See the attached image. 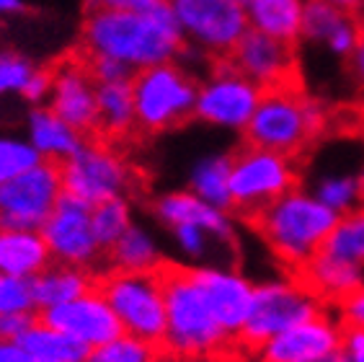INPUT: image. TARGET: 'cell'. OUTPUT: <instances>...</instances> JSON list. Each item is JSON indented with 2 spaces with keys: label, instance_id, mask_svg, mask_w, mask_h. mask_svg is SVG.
<instances>
[{
  "label": "cell",
  "instance_id": "cell-16",
  "mask_svg": "<svg viewBox=\"0 0 364 362\" xmlns=\"http://www.w3.org/2000/svg\"><path fill=\"white\" fill-rule=\"evenodd\" d=\"M230 65L245 76L261 90H272L279 86H289L297 70V52L294 44L279 42L274 36L248 29L245 36L230 52Z\"/></svg>",
  "mask_w": 364,
  "mask_h": 362
},
{
  "label": "cell",
  "instance_id": "cell-41",
  "mask_svg": "<svg viewBox=\"0 0 364 362\" xmlns=\"http://www.w3.org/2000/svg\"><path fill=\"white\" fill-rule=\"evenodd\" d=\"M338 355L343 357V362H364V329L343 326Z\"/></svg>",
  "mask_w": 364,
  "mask_h": 362
},
{
  "label": "cell",
  "instance_id": "cell-45",
  "mask_svg": "<svg viewBox=\"0 0 364 362\" xmlns=\"http://www.w3.org/2000/svg\"><path fill=\"white\" fill-rule=\"evenodd\" d=\"M0 362H55V360H36L26 355L18 344H0Z\"/></svg>",
  "mask_w": 364,
  "mask_h": 362
},
{
  "label": "cell",
  "instance_id": "cell-34",
  "mask_svg": "<svg viewBox=\"0 0 364 362\" xmlns=\"http://www.w3.org/2000/svg\"><path fill=\"white\" fill-rule=\"evenodd\" d=\"M36 70L39 65L28 55L14 47H0V101L11 96L21 98Z\"/></svg>",
  "mask_w": 364,
  "mask_h": 362
},
{
  "label": "cell",
  "instance_id": "cell-10",
  "mask_svg": "<svg viewBox=\"0 0 364 362\" xmlns=\"http://www.w3.org/2000/svg\"><path fill=\"white\" fill-rule=\"evenodd\" d=\"M63 192L85 205H101L127 197L132 189V168L106 140H85L83 148L60 166Z\"/></svg>",
  "mask_w": 364,
  "mask_h": 362
},
{
  "label": "cell",
  "instance_id": "cell-36",
  "mask_svg": "<svg viewBox=\"0 0 364 362\" xmlns=\"http://www.w3.org/2000/svg\"><path fill=\"white\" fill-rule=\"evenodd\" d=\"M36 163H42V158L23 135L0 133V187L34 168Z\"/></svg>",
  "mask_w": 364,
  "mask_h": 362
},
{
  "label": "cell",
  "instance_id": "cell-20",
  "mask_svg": "<svg viewBox=\"0 0 364 362\" xmlns=\"http://www.w3.org/2000/svg\"><path fill=\"white\" fill-rule=\"evenodd\" d=\"M153 215L168 230L176 225H199V228L210 230L215 238H220L225 246H230V249L235 246V220L230 212L202 202L189 189H176V192L161 195L153 202Z\"/></svg>",
  "mask_w": 364,
  "mask_h": 362
},
{
  "label": "cell",
  "instance_id": "cell-39",
  "mask_svg": "<svg viewBox=\"0 0 364 362\" xmlns=\"http://www.w3.org/2000/svg\"><path fill=\"white\" fill-rule=\"evenodd\" d=\"M39 314H6L0 316V344H18Z\"/></svg>",
  "mask_w": 364,
  "mask_h": 362
},
{
  "label": "cell",
  "instance_id": "cell-12",
  "mask_svg": "<svg viewBox=\"0 0 364 362\" xmlns=\"http://www.w3.org/2000/svg\"><path fill=\"white\" fill-rule=\"evenodd\" d=\"M63 176L57 163H36L0 187V228L42 230L63 197Z\"/></svg>",
  "mask_w": 364,
  "mask_h": 362
},
{
  "label": "cell",
  "instance_id": "cell-35",
  "mask_svg": "<svg viewBox=\"0 0 364 362\" xmlns=\"http://www.w3.org/2000/svg\"><path fill=\"white\" fill-rule=\"evenodd\" d=\"M173 244L189 264L186 267H207V259L215 254V249H230L225 246L220 238H215L210 230L199 228V225H176L171 228Z\"/></svg>",
  "mask_w": 364,
  "mask_h": 362
},
{
  "label": "cell",
  "instance_id": "cell-23",
  "mask_svg": "<svg viewBox=\"0 0 364 362\" xmlns=\"http://www.w3.org/2000/svg\"><path fill=\"white\" fill-rule=\"evenodd\" d=\"M34 300H36V314H44L49 308L65 306L73 300L83 298L85 293L96 290L98 274L91 269H80L70 264H52L44 272H39L34 279Z\"/></svg>",
  "mask_w": 364,
  "mask_h": 362
},
{
  "label": "cell",
  "instance_id": "cell-42",
  "mask_svg": "<svg viewBox=\"0 0 364 362\" xmlns=\"http://www.w3.org/2000/svg\"><path fill=\"white\" fill-rule=\"evenodd\" d=\"M336 316H338V321H341V326L364 329V285L338 308Z\"/></svg>",
  "mask_w": 364,
  "mask_h": 362
},
{
  "label": "cell",
  "instance_id": "cell-2",
  "mask_svg": "<svg viewBox=\"0 0 364 362\" xmlns=\"http://www.w3.org/2000/svg\"><path fill=\"white\" fill-rule=\"evenodd\" d=\"M166 290V336L163 355L176 360H207V357H240L235 344L218 321L212 319L186 264L166 262L161 269ZM245 360V357H243Z\"/></svg>",
  "mask_w": 364,
  "mask_h": 362
},
{
  "label": "cell",
  "instance_id": "cell-40",
  "mask_svg": "<svg viewBox=\"0 0 364 362\" xmlns=\"http://www.w3.org/2000/svg\"><path fill=\"white\" fill-rule=\"evenodd\" d=\"M49 93H52V70L39 68L34 73V78L28 81L21 98H23V104H28V109H31V106H47Z\"/></svg>",
  "mask_w": 364,
  "mask_h": 362
},
{
  "label": "cell",
  "instance_id": "cell-9",
  "mask_svg": "<svg viewBox=\"0 0 364 362\" xmlns=\"http://www.w3.org/2000/svg\"><path fill=\"white\" fill-rule=\"evenodd\" d=\"M186 47L204 57L228 60L248 31L245 8L235 0H166Z\"/></svg>",
  "mask_w": 364,
  "mask_h": 362
},
{
  "label": "cell",
  "instance_id": "cell-47",
  "mask_svg": "<svg viewBox=\"0 0 364 362\" xmlns=\"http://www.w3.org/2000/svg\"><path fill=\"white\" fill-rule=\"evenodd\" d=\"M328 6L338 8V11H346V14L362 16L364 14V0H323Z\"/></svg>",
  "mask_w": 364,
  "mask_h": 362
},
{
  "label": "cell",
  "instance_id": "cell-30",
  "mask_svg": "<svg viewBox=\"0 0 364 362\" xmlns=\"http://www.w3.org/2000/svg\"><path fill=\"white\" fill-rule=\"evenodd\" d=\"M310 195L338 217L354 215L364 205V192L359 187L357 174L351 171H331V174L318 176L316 184L310 187Z\"/></svg>",
  "mask_w": 364,
  "mask_h": 362
},
{
  "label": "cell",
  "instance_id": "cell-25",
  "mask_svg": "<svg viewBox=\"0 0 364 362\" xmlns=\"http://www.w3.org/2000/svg\"><path fill=\"white\" fill-rule=\"evenodd\" d=\"M308 0H245V19L253 31L297 44Z\"/></svg>",
  "mask_w": 364,
  "mask_h": 362
},
{
  "label": "cell",
  "instance_id": "cell-50",
  "mask_svg": "<svg viewBox=\"0 0 364 362\" xmlns=\"http://www.w3.org/2000/svg\"><path fill=\"white\" fill-rule=\"evenodd\" d=\"M323 362H343V357H341V355H338V352H336V355L326 357V360H323Z\"/></svg>",
  "mask_w": 364,
  "mask_h": 362
},
{
  "label": "cell",
  "instance_id": "cell-29",
  "mask_svg": "<svg viewBox=\"0 0 364 362\" xmlns=\"http://www.w3.org/2000/svg\"><path fill=\"white\" fill-rule=\"evenodd\" d=\"M18 347L26 355L36 357V360H55V362H85L88 349L83 344H77L75 339H70L68 334L52 329L49 324H44L42 319H36L31 324L26 334L21 336Z\"/></svg>",
  "mask_w": 364,
  "mask_h": 362
},
{
  "label": "cell",
  "instance_id": "cell-14",
  "mask_svg": "<svg viewBox=\"0 0 364 362\" xmlns=\"http://www.w3.org/2000/svg\"><path fill=\"white\" fill-rule=\"evenodd\" d=\"M189 272L210 308L212 319L218 321V326L230 336L238 349V336L251 316L256 285L238 269L223 264L189 267Z\"/></svg>",
  "mask_w": 364,
  "mask_h": 362
},
{
  "label": "cell",
  "instance_id": "cell-15",
  "mask_svg": "<svg viewBox=\"0 0 364 362\" xmlns=\"http://www.w3.org/2000/svg\"><path fill=\"white\" fill-rule=\"evenodd\" d=\"M343 326L336 311H323L316 319L287 329L253 352L256 362H323L341 347Z\"/></svg>",
  "mask_w": 364,
  "mask_h": 362
},
{
  "label": "cell",
  "instance_id": "cell-26",
  "mask_svg": "<svg viewBox=\"0 0 364 362\" xmlns=\"http://www.w3.org/2000/svg\"><path fill=\"white\" fill-rule=\"evenodd\" d=\"M137 130L132 81L96 83V133L104 140H122Z\"/></svg>",
  "mask_w": 364,
  "mask_h": 362
},
{
  "label": "cell",
  "instance_id": "cell-52",
  "mask_svg": "<svg viewBox=\"0 0 364 362\" xmlns=\"http://www.w3.org/2000/svg\"><path fill=\"white\" fill-rule=\"evenodd\" d=\"M362 212H364V205H362Z\"/></svg>",
  "mask_w": 364,
  "mask_h": 362
},
{
  "label": "cell",
  "instance_id": "cell-21",
  "mask_svg": "<svg viewBox=\"0 0 364 362\" xmlns=\"http://www.w3.org/2000/svg\"><path fill=\"white\" fill-rule=\"evenodd\" d=\"M294 277L300 279L302 285L316 295L318 303L328 311H338L364 285L362 267L346 264L341 259L328 257L326 251L310 259L300 272H294Z\"/></svg>",
  "mask_w": 364,
  "mask_h": 362
},
{
  "label": "cell",
  "instance_id": "cell-37",
  "mask_svg": "<svg viewBox=\"0 0 364 362\" xmlns=\"http://www.w3.org/2000/svg\"><path fill=\"white\" fill-rule=\"evenodd\" d=\"M6 314H36L31 279L0 274V316Z\"/></svg>",
  "mask_w": 364,
  "mask_h": 362
},
{
  "label": "cell",
  "instance_id": "cell-38",
  "mask_svg": "<svg viewBox=\"0 0 364 362\" xmlns=\"http://www.w3.org/2000/svg\"><path fill=\"white\" fill-rule=\"evenodd\" d=\"M88 68H91V76L96 83H124V81H132L134 73L127 65H122L119 60H112V57H93V60H85Z\"/></svg>",
  "mask_w": 364,
  "mask_h": 362
},
{
  "label": "cell",
  "instance_id": "cell-48",
  "mask_svg": "<svg viewBox=\"0 0 364 362\" xmlns=\"http://www.w3.org/2000/svg\"><path fill=\"white\" fill-rule=\"evenodd\" d=\"M243 357H207V360H176V357H166L163 355V362H240Z\"/></svg>",
  "mask_w": 364,
  "mask_h": 362
},
{
  "label": "cell",
  "instance_id": "cell-17",
  "mask_svg": "<svg viewBox=\"0 0 364 362\" xmlns=\"http://www.w3.org/2000/svg\"><path fill=\"white\" fill-rule=\"evenodd\" d=\"M39 319L57 331L68 334L70 339H75L77 344H83L88 352L104 347L112 339L124 334L119 319L114 316L112 306L106 303V298L98 290H91L83 298L65 303V306L49 308L44 314H39Z\"/></svg>",
  "mask_w": 364,
  "mask_h": 362
},
{
  "label": "cell",
  "instance_id": "cell-46",
  "mask_svg": "<svg viewBox=\"0 0 364 362\" xmlns=\"http://www.w3.org/2000/svg\"><path fill=\"white\" fill-rule=\"evenodd\" d=\"M26 0H0V19H11V16L26 14Z\"/></svg>",
  "mask_w": 364,
  "mask_h": 362
},
{
  "label": "cell",
  "instance_id": "cell-49",
  "mask_svg": "<svg viewBox=\"0 0 364 362\" xmlns=\"http://www.w3.org/2000/svg\"><path fill=\"white\" fill-rule=\"evenodd\" d=\"M357 179H359V187H362V192H364V166L357 171Z\"/></svg>",
  "mask_w": 364,
  "mask_h": 362
},
{
  "label": "cell",
  "instance_id": "cell-18",
  "mask_svg": "<svg viewBox=\"0 0 364 362\" xmlns=\"http://www.w3.org/2000/svg\"><path fill=\"white\" fill-rule=\"evenodd\" d=\"M47 106L83 138L96 133V81L88 63L65 60L52 70V93Z\"/></svg>",
  "mask_w": 364,
  "mask_h": 362
},
{
  "label": "cell",
  "instance_id": "cell-22",
  "mask_svg": "<svg viewBox=\"0 0 364 362\" xmlns=\"http://www.w3.org/2000/svg\"><path fill=\"white\" fill-rule=\"evenodd\" d=\"M23 138L39 153V158L47 163H57V166H63L70 155H75L88 140L80 133H75L68 122H63L49 106H31L28 109L26 122H23Z\"/></svg>",
  "mask_w": 364,
  "mask_h": 362
},
{
  "label": "cell",
  "instance_id": "cell-5",
  "mask_svg": "<svg viewBox=\"0 0 364 362\" xmlns=\"http://www.w3.org/2000/svg\"><path fill=\"white\" fill-rule=\"evenodd\" d=\"M196 90L199 81L178 60L134 73L132 96L137 130L161 135L189 122L194 117Z\"/></svg>",
  "mask_w": 364,
  "mask_h": 362
},
{
  "label": "cell",
  "instance_id": "cell-32",
  "mask_svg": "<svg viewBox=\"0 0 364 362\" xmlns=\"http://www.w3.org/2000/svg\"><path fill=\"white\" fill-rule=\"evenodd\" d=\"M323 251L333 259H341L346 264L362 267L364 269V212L338 217L336 228L328 236Z\"/></svg>",
  "mask_w": 364,
  "mask_h": 362
},
{
  "label": "cell",
  "instance_id": "cell-19",
  "mask_svg": "<svg viewBox=\"0 0 364 362\" xmlns=\"http://www.w3.org/2000/svg\"><path fill=\"white\" fill-rule=\"evenodd\" d=\"M362 34V16L338 11L328 3H323V0H308L305 16H302L300 42L321 47L323 52H328L338 60H349Z\"/></svg>",
  "mask_w": 364,
  "mask_h": 362
},
{
  "label": "cell",
  "instance_id": "cell-51",
  "mask_svg": "<svg viewBox=\"0 0 364 362\" xmlns=\"http://www.w3.org/2000/svg\"><path fill=\"white\" fill-rule=\"evenodd\" d=\"M235 3H240V6H243V8H245V0H235Z\"/></svg>",
  "mask_w": 364,
  "mask_h": 362
},
{
  "label": "cell",
  "instance_id": "cell-28",
  "mask_svg": "<svg viewBox=\"0 0 364 362\" xmlns=\"http://www.w3.org/2000/svg\"><path fill=\"white\" fill-rule=\"evenodd\" d=\"M230 168L232 153H207L196 158L189 171V192L212 207L232 212Z\"/></svg>",
  "mask_w": 364,
  "mask_h": 362
},
{
  "label": "cell",
  "instance_id": "cell-43",
  "mask_svg": "<svg viewBox=\"0 0 364 362\" xmlns=\"http://www.w3.org/2000/svg\"><path fill=\"white\" fill-rule=\"evenodd\" d=\"M91 11L104 8V11H150V8L161 6L166 0H85Z\"/></svg>",
  "mask_w": 364,
  "mask_h": 362
},
{
  "label": "cell",
  "instance_id": "cell-31",
  "mask_svg": "<svg viewBox=\"0 0 364 362\" xmlns=\"http://www.w3.org/2000/svg\"><path fill=\"white\" fill-rule=\"evenodd\" d=\"M91 223H93V236H96L101 251H109L122 236H124L132 220V205L127 197L119 200H109V202L93 205L91 207Z\"/></svg>",
  "mask_w": 364,
  "mask_h": 362
},
{
  "label": "cell",
  "instance_id": "cell-3",
  "mask_svg": "<svg viewBox=\"0 0 364 362\" xmlns=\"http://www.w3.org/2000/svg\"><path fill=\"white\" fill-rule=\"evenodd\" d=\"M336 223V212H331L310 195V189L302 187H294L251 220L274 259L287 267L289 274L300 272L321 254Z\"/></svg>",
  "mask_w": 364,
  "mask_h": 362
},
{
  "label": "cell",
  "instance_id": "cell-6",
  "mask_svg": "<svg viewBox=\"0 0 364 362\" xmlns=\"http://www.w3.org/2000/svg\"><path fill=\"white\" fill-rule=\"evenodd\" d=\"M96 290L112 306L122 331L161 347L166 336V290L161 272H98Z\"/></svg>",
  "mask_w": 364,
  "mask_h": 362
},
{
  "label": "cell",
  "instance_id": "cell-11",
  "mask_svg": "<svg viewBox=\"0 0 364 362\" xmlns=\"http://www.w3.org/2000/svg\"><path fill=\"white\" fill-rule=\"evenodd\" d=\"M264 90L232 68L230 60H215L196 90L194 117L225 133H245Z\"/></svg>",
  "mask_w": 364,
  "mask_h": 362
},
{
  "label": "cell",
  "instance_id": "cell-44",
  "mask_svg": "<svg viewBox=\"0 0 364 362\" xmlns=\"http://www.w3.org/2000/svg\"><path fill=\"white\" fill-rule=\"evenodd\" d=\"M349 73H351V83H354V90H357L359 101L364 104V34L359 39L354 55L349 57Z\"/></svg>",
  "mask_w": 364,
  "mask_h": 362
},
{
  "label": "cell",
  "instance_id": "cell-27",
  "mask_svg": "<svg viewBox=\"0 0 364 362\" xmlns=\"http://www.w3.org/2000/svg\"><path fill=\"white\" fill-rule=\"evenodd\" d=\"M166 267V259L161 254V246L145 225L132 223L124 236L106 251L104 269L117 272H161Z\"/></svg>",
  "mask_w": 364,
  "mask_h": 362
},
{
  "label": "cell",
  "instance_id": "cell-4",
  "mask_svg": "<svg viewBox=\"0 0 364 362\" xmlns=\"http://www.w3.org/2000/svg\"><path fill=\"white\" fill-rule=\"evenodd\" d=\"M326 127V112L294 83L264 90L245 127V145L297 158L308 150Z\"/></svg>",
  "mask_w": 364,
  "mask_h": 362
},
{
  "label": "cell",
  "instance_id": "cell-13",
  "mask_svg": "<svg viewBox=\"0 0 364 362\" xmlns=\"http://www.w3.org/2000/svg\"><path fill=\"white\" fill-rule=\"evenodd\" d=\"M39 233L47 244L52 262L91 269L96 274L104 272L106 254L93 236L91 205L80 202L70 195H63Z\"/></svg>",
  "mask_w": 364,
  "mask_h": 362
},
{
  "label": "cell",
  "instance_id": "cell-8",
  "mask_svg": "<svg viewBox=\"0 0 364 362\" xmlns=\"http://www.w3.org/2000/svg\"><path fill=\"white\" fill-rule=\"evenodd\" d=\"M300 181L297 158L272 153L264 148L243 145L232 153L230 168V200L232 212L253 220L279 197L292 192Z\"/></svg>",
  "mask_w": 364,
  "mask_h": 362
},
{
  "label": "cell",
  "instance_id": "cell-1",
  "mask_svg": "<svg viewBox=\"0 0 364 362\" xmlns=\"http://www.w3.org/2000/svg\"><path fill=\"white\" fill-rule=\"evenodd\" d=\"M80 47L88 60L112 57L132 73H140L155 65L176 63L186 42L168 3H161L150 11L96 8L83 21Z\"/></svg>",
  "mask_w": 364,
  "mask_h": 362
},
{
  "label": "cell",
  "instance_id": "cell-33",
  "mask_svg": "<svg viewBox=\"0 0 364 362\" xmlns=\"http://www.w3.org/2000/svg\"><path fill=\"white\" fill-rule=\"evenodd\" d=\"M85 362H163V349L129 334H122L104 347L91 349Z\"/></svg>",
  "mask_w": 364,
  "mask_h": 362
},
{
  "label": "cell",
  "instance_id": "cell-7",
  "mask_svg": "<svg viewBox=\"0 0 364 362\" xmlns=\"http://www.w3.org/2000/svg\"><path fill=\"white\" fill-rule=\"evenodd\" d=\"M323 311L326 308L318 303L316 295L294 274L261 282L256 285L251 316L238 336V355L251 357L274 336L284 334L287 329L297 326V324L316 319Z\"/></svg>",
  "mask_w": 364,
  "mask_h": 362
},
{
  "label": "cell",
  "instance_id": "cell-24",
  "mask_svg": "<svg viewBox=\"0 0 364 362\" xmlns=\"http://www.w3.org/2000/svg\"><path fill=\"white\" fill-rule=\"evenodd\" d=\"M49 264H52V257L39 230L0 228V274L34 279Z\"/></svg>",
  "mask_w": 364,
  "mask_h": 362
}]
</instances>
